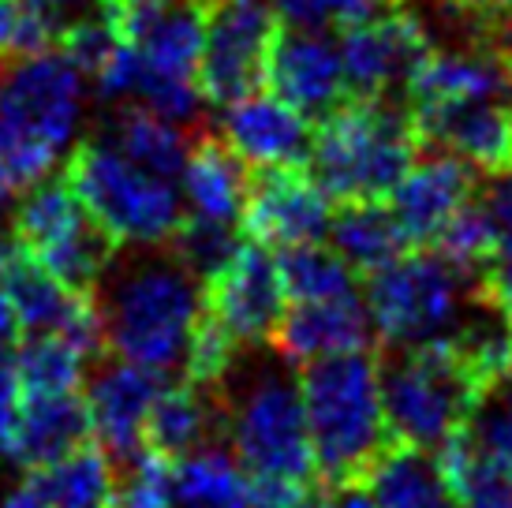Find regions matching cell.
Returning a JSON list of instances; mask_svg holds the SVG:
<instances>
[{"label":"cell","instance_id":"1","mask_svg":"<svg viewBox=\"0 0 512 508\" xmlns=\"http://www.w3.org/2000/svg\"><path fill=\"white\" fill-rule=\"evenodd\" d=\"M120 258L94 288L101 337L116 359L169 374L184 363L187 340L202 311V281L169 251L139 247Z\"/></svg>","mask_w":512,"mask_h":508},{"label":"cell","instance_id":"2","mask_svg":"<svg viewBox=\"0 0 512 508\" xmlns=\"http://www.w3.org/2000/svg\"><path fill=\"white\" fill-rule=\"evenodd\" d=\"M307 434H311L318 490L359 482L374 456L393 441L382 404L378 355L341 352L311 359L296 370Z\"/></svg>","mask_w":512,"mask_h":508},{"label":"cell","instance_id":"3","mask_svg":"<svg viewBox=\"0 0 512 508\" xmlns=\"http://www.w3.org/2000/svg\"><path fill=\"white\" fill-rule=\"evenodd\" d=\"M83 116V75L64 53L42 49L0 64V172L19 187L57 165Z\"/></svg>","mask_w":512,"mask_h":508},{"label":"cell","instance_id":"4","mask_svg":"<svg viewBox=\"0 0 512 508\" xmlns=\"http://www.w3.org/2000/svg\"><path fill=\"white\" fill-rule=\"evenodd\" d=\"M288 367L292 363L285 359L262 363L240 378V370L232 363V370L214 389L221 400L225 438L232 441V456L240 460L247 475L318 486L299 374H292Z\"/></svg>","mask_w":512,"mask_h":508},{"label":"cell","instance_id":"5","mask_svg":"<svg viewBox=\"0 0 512 508\" xmlns=\"http://www.w3.org/2000/svg\"><path fill=\"white\" fill-rule=\"evenodd\" d=\"M378 370L389 434L419 449H438L441 441L471 430L479 408L490 400V385L468 367L449 337L393 348L378 355Z\"/></svg>","mask_w":512,"mask_h":508},{"label":"cell","instance_id":"6","mask_svg":"<svg viewBox=\"0 0 512 508\" xmlns=\"http://www.w3.org/2000/svg\"><path fill=\"white\" fill-rule=\"evenodd\" d=\"M314 124L307 161L329 202L389 198L423 150L400 101L352 98Z\"/></svg>","mask_w":512,"mask_h":508},{"label":"cell","instance_id":"7","mask_svg":"<svg viewBox=\"0 0 512 508\" xmlns=\"http://www.w3.org/2000/svg\"><path fill=\"white\" fill-rule=\"evenodd\" d=\"M64 180L116 247H165L187 217L169 176L135 165L105 135L75 146Z\"/></svg>","mask_w":512,"mask_h":508},{"label":"cell","instance_id":"8","mask_svg":"<svg viewBox=\"0 0 512 508\" xmlns=\"http://www.w3.org/2000/svg\"><path fill=\"white\" fill-rule=\"evenodd\" d=\"M475 292L479 281L449 266L430 247H412L363 277V303L374 322V337L385 348L423 344L453 333Z\"/></svg>","mask_w":512,"mask_h":508},{"label":"cell","instance_id":"9","mask_svg":"<svg viewBox=\"0 0 512 508\" xmlns=\"http://www.w3.org/2000/svg\"><path fill=\"white\" fill-rule=\"evenodd\" d=\"M12 240L72 292H94L120 251L64 176L30 184L12 217Z\"/></svg>","mask_w":512,"mask_h":508},{"label":"cell","instance_id":"10","mask_svg":"<svg viewBox=\"0 0 512 508\" xmlns=\"http://www.w3.org/2000/svg\"><path fill=\"white\" fill-rule=\"evenodd\" d=\"M281 19L270 0H206V30L195 86L206 105L225 109L266 86L273 38Z\"/></svg>","mask_w":512,"mask_h":508},{"label":"cell","instance_id":"11","mask_svg":"<svg viewBox=\"0 0 512 508\" xmlns=\"http://www.w3.org/2000/svg\"><path fill=\"white\" fill-rule=\"evenodd\" d=\"M288 307L277 258L266 243L243 240L225 262L202 277V311L240 348L266 344Z\"/></svg>","mask_w":512,"mask_h":508},{"label":"cell","instance_id":"12","mask_svg":"<svg viewBox=\"0 0 512 508\" xmlns=\"http://www.w3.org/2000/svg\"><path fill=\"white\" fill-rule=\"evenodd\" d=\"M341 64L348 94L359 101L404 98L415 64L427 57L430 38L423 23L408 12V4L389 8L341 30Z\"/></svg>","mask_w":512,"mask_h":508},{"label":"cell","instance_id":"13","mask_svg":"<svg viewBox=\"0 0 512 508\" xmlns=\"http://www.w3.org/2000/svg\"><path fill=\"white\" fill-rule=\"evenodd\" d=\"M329 217V195L303 165H266L247 180L240 232L266 247H292L326 240Z\"/></svg>","mask_w":512,"mask_h":508},{"label":"cell","instance_id":"14","mask_svg":"<svg viewBox=\"0 0 512 508\" xmlns=\"http://www.w3.org/2000/svg\"><path fill=\"white\" fill-rule=\"evenodd\" d=\"M266 86L311 120H322L333 109H341L344 101H352L341 49L329 42L322 30H277L270 64H266Z\"/></svg>","mask_w":512,"mask_h":508},{"label":"cell","instance_id":"15","mask_svg":"<svg viewBox=\"0 0 512 508\" xmlns=\"http://www.w3.org/2000/svg\"><path fill=\"white\" fill-rule=\"evenodd\" d=\"M161 389H165V381L157 370H146L139 363H128V359L98 367V374L83 385L94 441L116 464L120 460L131 464L143 456L146 415H150Z\"/></svg>","mask_w":512,"mask_h":508},{"label":"cell","instance_id":"16","mask_svg":"<svg viewBox=\"0 0 512 508\" xmlns=\"http://www.w3.org/2000/svg\"><path fill=\"white\" fill-rule=\"evenodd\" d=\"M273 352L281 355L292 367H303L322 355L341 352H363L374 344V322L367 314L363 292H348V296L329 299H303L285 307L281 322L270 333Z\"/></svg>","mask_w":512,"mask_h":508},{"label":"cell","instance_id":"17","mask_svg":"<svg viewBox=\"0 0 512 508\" xmlns=\"http://www.w3.org/2000/svg\"><path fill=\"white\" fill-rule=\"evenodd\" d=\"M471 191L475 176L468 161L434 146L430 154L415 157L400 184L389 191V210L412 247H430L441 228L449 225V217L471 198Z\"/></svg>","mask_w":512,"mask_h":508},{"label":"cell","instance_id":"18","mask_svg":"<svg viewBox=\"0 0 512 508\" xmlns=\"http://www.w3.org/2000/svg\"><path fill=\"white\" fill-rule=\"evenodd\" d=\"M221 139L232 146V154L243 165H303L311 157L314 124L311 116L292 109L288 101L277 94H262L251 90L225 105V120H221Z\"/></svg>","mask_w":512,"mask_h":508},{"label":"cell","instance_id":"19","mask_svg":"<svg viewBox=\"0 0 512 508\" xmlns=\"http://www.w3.org/2000/svg\"><path fill=\"white\" fill-rule=\"evenodd\" d=\"M116 460L90 438L60 460L27 467L0 508H116Z\"/></svg>","mask_w":512,"mask_h":508},{"label":"cell","instance_id":"20","mask_svg":"<svg viewBox=\"0 0 512 508\" xmlns=\"http://www.w3.org/2000/svg\"><path fill=\"white\" fill-rule=\"evenodd\" d=\"M423 146L449 150L479 172L512 169V101L475 98L434 116L419 131Z\"/></svg>","mask_w":512,"mask_h":508},{"label":"cell","instance_id":"21","mask_svg":"<svg viewBox=\"0 0 512 508\" xmlns=\"http://www.w3.org/2000/svg\"><path fill=\"white\" fill-rule=\"evenodd\" d=\"M374 508H460L449 479L441 475L438 452L408 441H389L363 471Z\"/></svg>","mask_w":512,"mask_h":508},{"label":"cell","instance_id":"22","mask_svg":"<svg viewBox=\"0 0 512 508\" xmlns=\"http://www.w3.org/2000/svg\"><path fill=\"white\" fill-rule=\"evenodd\" d=\"M225 438V419H221V400L214 389L184 381V385H165L157 393L154 408L146 415V449L165 460H184L187 452L214 445Z\"/></svg>","mask_w":512,"mask_h":508},{"label":"cell","instance_id":"23","mask_svg":"<svg viewBox=\"0 0 512 508\" xmlns=\"http://www.w3.org/2000/svg\"><path fill=\"white\" fill-rule=\"evenodd\" d=\"M90 438L94 430H90L83 389L57 396H23L19 423H15L12 445L4 456L19 467H42L49 460H60L64 452L79 449Z\"/></svg>","mask_w":512,"mask_h":508},{"label":"cell","instance_id":"24","mask_svg":"<svg viewBox=\"0 0 512 508\" xmlns=\"http://www.w3.org/2000/svg\"><path fill=\"white\" fill-rule=\"evenodd\" d=\"M184 198L191 206V217H206V221H221V225L240 228L243 198H247V169L243 161L232 154L221 135H206L199 131L184 161Z\"/></svg>","mask_w":512,"mask_h":508},{"label":"cell","instance_id":"25","mask_svg":"<svg viewBox=\"0 0 512 508\" xmlns=\"http://www.w3.org/2000/svg\"><path fill=\"white\" fill-rule=\"evenodd\" d=\"M329 247L352 266L359 281L374 269L389 266L393 258L412 251V243L397 225L385 198H359V202H337L329 217Z\"/></svg>","mask_w":512,"mask_h":508},{"label":"cell","instance_id":"26","mask_svg":"<svg viewBox=\"0 0 512 508\" xmlns=\"http://www.w3.org/2000/svg\"><path fill=\"white\" fill-rule=\"evenodd\" d=\"M434 452L460 508H512V464L479 445L471 430L441 441Z\"/></svg>","mask_w":512,"mask_h":508},{"label":"cell","instance_id":"27","mask_svg":"<svg viewBox=\"0 0 512 508\" xmlns=\"http://www.w3.org/2000/svg\"><path fill=\"white\" fill-rule=\"evenodd\" d=\"M105 139L120 146L135 165H143L157 176H169V180L184 172L187 150H191L180 124L150 113L146 105H124V101H120L113 124L105 127Z\"/></svg>","mask_w":512,"mask_h":508},{"label":"cell","instance_id":"28","mask_svg":"<svg viewBox=\"0 0 512 508\" xmlns=\"http://www.w3.org/2000/svg\"><path fill=\"white\" fill-rule=\"evenodd\" d=\"M12 359L15 374H19V393L57 396L79 393L98 355H90L83 344L60 337V333H30Z\"/></svg>","mask_w":512,"mask_h":508},{"label":"cell","instance_id":"29","mask_svg":"<svg viewBox=\"0 0 512 508\" xmlns=\"http://www.w3.org/2000/svg\"><path fill=\"white\" fill-rule=\"evenodd\" d=\"M277 273H281L288 303L359 292V277L352 273V266L322 240L281 247V254H277Z\"/></svg>","mask_w":512,"mask_h":508},{"label":"cell","instance_id":"30","mask_svg":"<svg viewBox=\"0 0 512 508\" xmlns=\"http://www.w3.org/2000/svg\"><path fill=\"white\" fill-rule=\"evenodd\" d=\"M501 232L494 228V221L483 213V206L468 198L460 210L449 217V225L438 232V240L430 243V251H438L449 266H456L460 273H468L471 281H479L486 258L494 254Z\"/></svg>","mask_w":512,"mask_h":508},{"label":"cell","instance_id":"31","mask_svg":"<svg viewBox=\"0 0 512 508\" xmlns=\"http://www.w3.org/2000/svg\"><path fill=\"white\" fill-rule=\"evenodd\" d=\"M281 27L299 30H344L352 23H363L370 15L400 8L408 0H270Z\"/></svg>","mask_w":512,"mask_h":508},{"label":"cell","instance_id":"32","mask_svg":"<svg viewBox=\"0 0 512 508\" xmlns=\"http://www.w3.org/2000/svg\"><path fill=\"white\" fill-rule=\"evenodd\" d=\"M236 355H240V344L228 337L210 314L199 311L195 329H191V340H187V352H184L187 381L206 385V389H217L221 378H225L228 370H232V363H236Z\"/></svg>","mask_w":512,"mask_h":508},{"label":"cell","instance_id":"33","mask_svg":"<svg viewBox=\"0 0 512 508\" xmlns=\"http://www.w3.org/2000/svg\"><path fill=\"white\" fill-rule=\"evenodd\" d=\"M116 508H176L172 497V460L143 452L128 464V479L116 486Z\"/></svg>","mask_w":512,"mask_h":508},{"label":"cell","instance_id":"34","mask_svg":"<svg viewBox=\"0 0 512 508\" xmlns=\"http://www.w3.org/2000/svg\"><path fill=\"white\" fill-rule=\"evenodd\" d=\"M479 292H483L494 307L512 314V232H505L494 247V254L486 258L483 273H479Z\"/></svg>","mask_w":512,"mask_h":508},{"label":"cell","instance_id":"35","mask_svg":"<svg viewBox=\"0 0 512 508\" xmlns=\"http://www.w3.org/2000/svg\"><path fill=\"white\" fill-rule=\"evenodd\" d=\"M475 423H479L475 426V441L512 464V396L501 400V404H494V408L483 404L479 415H475Z\"/></svg>","mask_w":512,"mask_h":508},{"label":"cell","instance_id":"36","mask_svg":"<svg viewBox=\"0 0 512 508\" xmlns=\"http://www.w3.org/2000/svg\"><path fill=\"white\" fill-rule=\"evenodd\" d=\"M490 180L483 187H475L471 198L483 206V213L494 221L501 236L512 232V169H501V172H486Z\"/></svg>","mask_w":512,"mask_h":508},{"label":"cell","instance_id":"37","mask_svg":"<svg viewBox=\"0 0 512 508\" xmlns=\"http://www.w3.org/2000/svg\"><path fill=\"white\" fill-rule=\"evenodd\" d=\"M19 404H23V393H19L15 359L8 355V348H0V452H8V445H12L15 423H19Z\"/></svg>","mask_w":512,"mask_h":508},{"label":"cell","instance_id":"38","mask_svg":"<svg viewBox=\"0 0 512 508\" xmlns=\"http://www.w3.org/2000/svg\"><path fill=\"white\" fill-rule=\"evenodd\" d=\"M464 19H468L475 30H483L479 38H494V30L512 19V0H468Z\"/></svg>","mask_w":512,"mask_h":508},{"label":"cell","instance_id":"39","mask_svg":"<svg viewBox=\"0 0 512 508\" xmlns=\"http://www.w3.org/2000/svg\"><path fill=\"white\" fill-rule=\"evenodd\" d=\"M15 337H19V322H15L12 296H8V284H4V273H0V348H8Z\"/></svg>","mask_w":512,"mask_h":508},{"label":"cell","instance_id":"40","mask_svg":"<svg viewBox=\"0 0 512 508\" xmlns=\"http://www.w3.org/2000/svg\"><path fill=\"white\" fill-rule=\"evenodd\" d=\"M494 42L501 45V53H505V57H509V64H512V19L494 30Z\"/></svg>","mask_w":512,"mask_h":508},{"label":"cell","instance_id":"41","mask_svg":"<svg viewBox=\"0 0 512 508\" xmlns=\"http://www.w3.org/2000/svg\"><path fill=\"white\" fill-rule=\"evenodd\" d=\"M12 191H15V187L8 184V180H4V172H0V206H4L8 198H12Z\"/></svg>","mask_w":512,"mask_h":508},{"label":"cell","instance_id":"42","mask_svg":"<svg viewBox=\"0 0 512 508\" xmlns=\"http://www.w3.org/2000/svg\"><path fill=\"white\" fill-rule=\"evenodd\" d=\"M314 497H318V494H314ZM311 508H318V501H314V505H311Z\"/></svg>","mask_w":512,"mask_h":508}]
</instances>
